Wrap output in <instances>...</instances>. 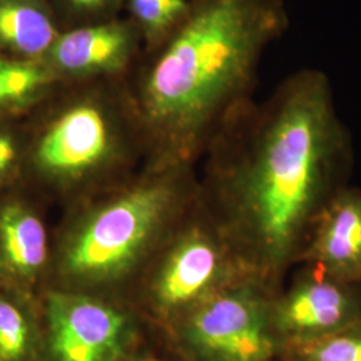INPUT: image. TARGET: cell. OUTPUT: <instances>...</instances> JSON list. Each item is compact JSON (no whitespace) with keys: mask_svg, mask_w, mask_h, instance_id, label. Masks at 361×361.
<instances>
[{"mask_svg":"<svg viewBox=\"0 0 361 361\" xmlns=\"http://www.w3.org/2000/svg\"><path fill=\"white\" fill-rule=\"evenodd\" d=\"M317 267L337 279L361 283V189L347 185L314 221L296 265Z\"/></svg>","mask_w":361,"mask_h":361,"instance_id":"cell-10","label":"cell"},{"mask_svg":"<svg viewBox=\"0 0 361 361\" xmlns=\"http://www.w3.org/2000/svg\"><path fill=\"white\" fill-rule=\"evenodd\" d=\"M289 27L284 0H192L125 85L138 130L169 165H188L252 101L265 50Z\"/></svg>","mask_w":361,"mask_h":361,"instance_id":"cell-2","label":"cell"},{"mask_svg":"<svg viewBox=\"0 0 361 361\" xmlns=\"http://www.w3.org/2000/svg\"><path fill=\"white\" fill-rule=\"evenodd\" d=\"M178 165L169 180L135 185L95 209L66 244L61 271L70 284L97 286L128 274L180 205Z\"/></svg>","mask_w":361,"mask_h":361,"instance_id":"cell-4","label":"cell"},{"mask_svg":"<svg viewBox=\"0 0 361 361\" xmlns=\"http://www.w3.org/2000/svg\"><path fill=\"white\" fill-rule=\"evenodd\" d=\"M276 293L246 276L200 302L169 335L190 361H273L280 352L271 325Z\"/></svg>","mask_w":361,"mask_h":361,"instance_id":"cell-5","label":"cell"},{"mask_svg":"<svg viewBox=\"0 0 361 361\" xmlns=\"http://www.w3.org/2000/svg\"><path fill=\"white\" fill-rule=\"evenodd\" d=\"M0 361H43L40 310L28 292L0 284Z\"/></svg>","mask_w":361,"mask_h":361,"instance_id":"cell-13","label":"cell"},{"mask_svg":"<svg viewBox=\"0 0 361 361\" xmlns=\"http://www.w3.org/2000/svg\"><path fill=\"white\" fill-rule=\"evenodd\" d=\"M128 361H190L176 344L168 331L162 328V336L149 338L143 335L138 347Z\"/></svg>","mask_w":361,"mask_h":361,"instance_id":"cell-18","label":"cell"},{"mask_svg":"<svg viewBox=\"0 0 361 361\" xmlns=\"http://www.w3.org/2000/svg\"><path fill=\"white\" fill-rule=\"evenodd\" d=\"M62 85L43 61L0 55V114L38 104Z\"/></svg>","mask_w":361,"mask_h":361,"instance_id":"cell-14","label":"cell"},{"mask_svg":"<svg viewBox=\"0 0 361 361\" xmlns=\"http://www.w3.org/2000/svg\"><path fill=\"white\" fill-rule=\"evenodd\" d=\"M289 284L273 296L271 325L280 348L361 323V283L300 264Z\"/></svg>","mask_w":361,"mask_h":361,"instance_id":"cell-8","label":"cell"},{"mask_svg":"<svg viewBox=\"0 0 361 361\" xmlns=\"http://www.w3.org/2000/svg\"><path fill=\"white\" fill-rule=\"evenodd\" d=\"M62 30L118 18L125 0H49Z\"/></svg>","mask_w":361,"mask_h":361,"instance_id":"cell-17","label":"cell"},{"mask_svg":"<svg viewBox=\"0 0 361 361\" xmlns=\"http://www.w3.org/2000/svg\"><path fill=\"white\" fill-rule=\"evenodd\" d=\"M23 157L25 150L19 137L13 130L0 126V185L16 174Z\"/></svg>","mask_w":361,"mask_h":361,"instance_id":"cell-19","label":"cell"},{"mask_svg":"<svg viewBox=\"0 0 361 361\" xmlns=\"http://www.w3.org/2000/svg\"><path fill=\"white\" fill-rule=\"evenodd\" d=\"M142 44L137 26L118 16L62 30L43 62L63 85L110 80L129 73Z\"/></svg>","mask_w":361,"mask_h":361,"instance_id":"cell-9","label":"cell"},{"mask_svg":"<svg viewBox=\"0 0 361 361\" xmlns=\"http://www.w3.org/2000/svg\"><path fill=\"white\" fill-rule=\"evenodd\" d=\"M49 261V234L26 202H0V284L28 292Z\"/></svg>","mask_w":361,"mask_h":361,"instance_id":"cell-11","label":"cell"},{"mask_svg":"<svg viewBox=\"0 0 361 361\" xmlns=\"http://www.w3.org/2000/svg\"><path fill=\"white\" fill-rule=\"evenodd\" d=\"M169 250L153 285V310L168 331L207 297L252 276L217 222L202 207Z\"/></svg>","mask_w":361,"mask_h":361,"instance_id":"cell-6","label":"cell"},{"mask_svg":"<svg viewBox=\"0 0 361 361\" xmlns=\"http://www.w3.org/2000/svg\"><path fill=\"white\" fill-rule=\"evenodd\" d=\"M61 32L49 0H0V50L7 56L43 61Z\"/></svg>","mask_w":361,"mask_h":361,"instance_id":"cell-12","label":"cell"},{"mask_svg":"<svg viewBox=\"0 0 361 361\" xmlns=\"http://www.w3.org/2000/svg\"><path fill=\"white\" fill-rule=\"evenodd\" d=\"M40 317L43 361H128L145 335L129 312L80 293H51Z\"/></svg>","mask_w":361,"mask_h":361,"instance_id":"cell-7","label":"cell"},{"mask_svg":"<svg viewBox=\"0 0 361 361\" xmlns=\"http://www.w3.org/2000/svg\"><path fill=\"white\" fill-rule=\"evenodd\" d=\"M281 361H361V323L310 341L280 348Z\"/></svg>","mask_w":361,"mask_h":361,"instance_id":"cell-16","label":"cell"},{"mask_svg":"<svg viewBox=\"0 0 361 361\" xmlns=\"http://www.w3.org/2000/svg\"><path fill=\"white\" fill-rule=\"evenodd\" d=\"M209 214L253 277L279 292L319 214L349 185L353 143L329 77L302 68L249 101L209 145Z\"/></svg>","mask_w":361,"mask_h":361,"instance_id":"cell-1","label":"cell"},{"mask_svg":"<svg viewBox=\"0 0 361 361\" xmlns=\"http://www.w3.org/2000/svg\"><path fill=\"white\" fill-rule=\"evenodd\" d=\"M273 361H281V360H280V359H279V357H277V359H274V360H273Z\"/></svg>","mask_w":361,"mask_h":361,"instance_id":"cell-20","label":"cell"},{"mask_svg":"<svg viewBox=\"0 0 361 361\" xmlns=\"http://www.w3.org/2000/svg\"><path fill=\"white\" fill-rule=\"evenodd\" d=\"M190 3L192 0H125L123 8L140 30L147 50L176 30L189 11Z\"/></svg>","mask_w":361,"mask_h":361,"instance_id":"cell-15","label":"cell"},{"mask_svg":"<svg viewBox=\"0 0 361 361\" xmlns=\"http://www.w3.org/2000/svg\"><path fill=\"white\" fill-rule=\"evenodd\" d=\"M67 92L28 150L40 177L77 183L114 168L129 150L130 128L137 122L118 79L70 83Z\"/></svg>","mask_w":361,"mask_h":361,"instance_id":"cell-3","label":"cell"}]
</instances>
